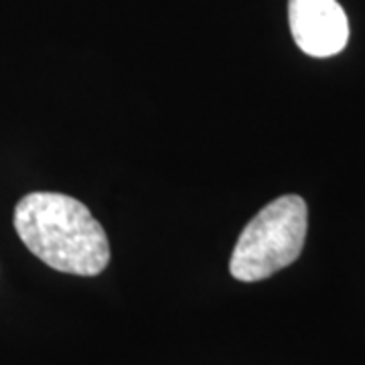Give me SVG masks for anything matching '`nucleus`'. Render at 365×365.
<instances>
[{
	"label": "nucleus",
	"mask_w": 365,
	"mask_h": 365,
	"mask_svg": "<svg viewBox=\"0 0 365 365\" xmlns=\"http://www.w3.org/2000/svg\"><path fill=\"white\" fill-rule=\"evenodd\" d=\"M309 209L299 195L274 199L244 227L230 258V274L240 282H258L290 266L307 240Z\"/></svg>",
	"instance_id": "f03ea898"
},
{
	"label": "nucleus",
	"mask_w": 365,
	"mask_h": 365,
	"mask_svg": "<svg viewBox=\"0 0 365 365\" xmlns=\"http://www.w3.org/2000/svg\"><path fill=\"white\" fill-rule=\"evenodd\" d=\"M14 230L33 256L57 272L96 276L110 262L104 227L81 201L37 191L14 207Z\"/></svg>",
	"instance_id": "f257e3e1"
},
{
	"label": "nucleus",
	"mask_w": 365,
	"mask_h": 365,
	"mask_svg": "<svg viewBox=\"0 0 365 365\" xmlns=\"http://www.w3.org/2000/svg\"><path fill=\"white\" fill-rule=\"evenodd\" d=\"M288 25L299 49L311 57H333L349 41V21L337 0H288Z\"/></svg>",
	"instance_id": "7ed1b4c3"
}]
</instances>
